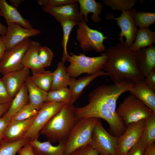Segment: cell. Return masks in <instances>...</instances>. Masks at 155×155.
Wrapping results in <instances>:
<instances>
[{
  "instance_id": "41",
  "label": "cell",
  "mask_w": 155,
  "mask_h": 155,
  "mask_svg": "<svg viewBox=\"0 0 155 155\" xmlns=\"http://www.w3.org/2000/svg\"><path fill=\"white\" fill-rule=\"evenodd\" d=\"M11 119L3 115L0 117V142L3 140L6 129Z\"/></svg>"
},
{
  "instance_id": "38",
  "label": "cell",
  "mask_w": 155,
  "mask_h": 155,
  "mask_svg": "<svg viewBox=\"0 0 155 155\" xmlns=\"http://www.w3.org/2000/svg\"><path fill=\"white\" fill-rule=\"evenodd\" d=\"M70 155H99L98 152L91 144L79 148L74 151Z\"/></svg>"
},
{
  "instance_id": "42",
  "label": "cell",
  "mask_w": 155,
  "mask_h": 155,
  "mask_svg": "<svg viewBox=\"0 0 155 155\" xmlns=\"http://www.w3.org/2000/svg\"><path fill=\"white\" fill-rule=\"evenodd\" d=\"M144 82L148 86L155 91V69L144 78Z\"/></svg>"
},
{
  "instance_id": "7",
  "label": "cell",
  "mask_w": 155,
  "mask_h": 155,
  "mask_svg": "<svg viewBox=\"0 0 155 155\" xmlns=\"http://www.w3.org/2000/svg\"><path fill=\"white\" fill-rule=\"evenodd\" d=\"M67 103L48 101L44 103L38 111L30 128L21 138L29 142L38 140L40 131L44 126Z\"/></svg>"
},
{
  "instance_id": "10",
  "label": "cell",
  "mask_w": 155,
  "mask_h": 155,
  "mask_svg": "<svg viewBox=\"0 0 155 155\" xmlns=\"http://www.w3.org/2000/svg\"><path fill=\"white\" fill-rule=\"evenodd\" d=\"M32 41L28 38L5 51L0 62V71L3 75L24 67L22 64V60Z\"/></svg>"
},
{
  "instance_id": "48",
  "label": "cell",
  "mask_w": 155,
  "mask_h": 155,
  "mask_svg": "<svg viewBox=\"0 0 155 155\" xmlns=\"http://www.w3.org/2000/svg\"><path fill=\"white\" fill-rule=\"evenodd\" d=\"M7 27L2 24L0 21V35L5 36L7 31Z\"/></svg>"
},
{
  "instance_id": "25",
  "label": "cell",
  "mask_w": 155,
  "mask_h": 155,
  "mask_svg": "<svg viewBox=\"0 0 155 155\" xmlns=\"http://www.w3.org/2000/svg\"><path fill=\"white\" fill-rule=\"evenodd\" d=\"M155 42V32L148 28L138 29L134 42L129 47L133 52L152 45Z\"/></svg>"
},
{
  "instance_id": "35",
  "label": "cell",
  "mask_w": 155,
  "mask_h": 155,
  "mask_svg": "<svg viewBox=\"0 0 155 155\" xmlns=\"http://www.w3.org/2000/svg\"><path fill=\"white\" fill-rule=\"evenodd\" d=\"M37 110L29 102L17 112L11 118L12 121H22L26 119L35 115Z\"/></svg>"
},
{
  "instance_id": "37",
  "label": "cell",
  "mask_w": 155,
  "mask_h": 155,
  "mask_svg": "<svg viewBox=\"0 0 155 155\" xmlns=\"http://www.w3.org/2000/svg\"><path fill=\"white\" fill-rule=\"evenodd\" d=\"M77 2L76 0H38V4L46 8H51Z\"/></svg>"
},
{
  "instance_id": "29",
  "label": "cell",
  "mask_w": 155,
  "mask_h": 155,
  "mask_svg": "<svg viewBox=\"0 0 155 155\" xmlns=\"http://www.w3.org/2000/svg\"><path fill=\"white\" fill-rule=\"evenodd\" d=\"M31 78L38 87L47 92L51 90L53 78V72L49 71L32 73Z\"/></svg>"
},
{
  "instance_id": "43",
  "label": "cell",
  "mask_w": 155,
  "mask_h": 155,
  "mask_svg": "<svg viewBox=\"0 0 155 155\" xmlns=\"http://www.w3.org/2000/svg\"><path fill=\"white\" fill-rule=\"evenodd\" d=\"M18 153L19 155H36L33 147L29 142L21 148Z\"/></svg>"
},
{
  "instance_id": "50",
  "label": "cell",
  "mask_w": 155,
  "mask_h": 155,
  "mask_svg": "<svg viewBox=\"0 0 155 155\" xmlns=\"http://www.w3.org/2000/svg\"><path fill=\"white\" fill-rule=\"evenodd\" d=\"M1 72H0V77H1Z\"/></svg>"
},
{
  "instance_id": "44",
  "label": "cell",
  "mask_w": 155,
  "mask_h": 155,
  "mask_svg": "<svg viewBox=\"0 0 155 155\" xmlns=\"http://www.w3.org/2000/svg\"><path fill=\"white\" fill-rule=\"evenodd\" d=\"M5 36H0V62L6 51Z\"/></svg>"
},
{
  "instance_id": "28",
  "label": "cell",
  "mask_w": 155,
  "mask_h": 155,
  "mask_svg": "<svg viewBox=\"0 0 155 155\" xmlns=\"http://www.w3.org/2000/svg\"><path fill=\"white\" fill-rule=\"evenodd\" d=\"M141 138L146 147L155 143V114L153 113L145 119Z\"/></svg>"
},
{
  "instance_id": "9",
  "label": "cell",
  "mask_w": 155,
  "mask_h": 155,
  "mask_svg": "<svg viewBox=\"0 0 155 155\" xmlns=\"http://www.w3.org/2000/svg\"><path fill=\"white\" fill-rule=\"evenodd\" d=\"M119 137L108 133L103 126L99 119L93 128L91 145L99 155H116Z\"/></svg>"
},
{
  "instance_id": "16",
  "label": "cell",
  "mask_w": 155,
  "mask_h": 155,
  "mask_svg": "<svg viewBox=\"0 0 155 155\" xmlns=\"http://www.w3.org/2000/svg\"><path fill=\"white\" fill-rule=\"evenodd\" d=\"M42 8L44 11L53 16L59 22L67 20L78 22L83 20L77 2L53 8Z\"/></svg>"
},
{
  "instance_id": "4",
  "label": "cell",
  "mask_w": 155,
  "mask_h": 155,
  "mask_svg": "<svg viewBox=\"0 0 155 155\" xmlns=\"http://www.w3.org/2000/svg\"><path fill=\"white\" fill-rule=\"evenodd\" d=\"M62 61L64 63L68 61L70 65L66 68V71L71 77L75 78L81 74L86 73L91 75L102 70L107 60L106 52L100 56L90 57L83 53L75 55L70 53Z\"/></svg>"
},
{
  "instance_id": "22",
  "label": "cell",
  "mask_w": 155,
  "mask_h": 155,
  "mask_svg": "<svg viewBox=\"0 0 155 155\" xmlns=\"http://www.w3.org/2000/svg\"><path fill=\"white\" fill-rule=\"evenodd\" d=\"M77 2L80 5V14L83 20L87 22L88 14L92 13H93L90 17L92 20L96 23L100 22L101 19L99 15L102 8L101 3L94 0H78Z\"/></svg>"
},
{
  "instance_id": "27",
  "label": "cell",
  "mask_w": 155,
  "mask_h": 155,
  "mask_svg": "<svg viewBox=\"0 0 155 155\" xmlns=\"http://www.w3.org/2000/svg\"><path fill=\"white\" fill-rule=\"evenodd\" d=\"M64 63L62 61L59 62L57 68L53 72L52 81L50 91L67 87L68 85L71 77L66 71Z\"/></svg>"
},
{
  "instance_id": "33",
  "label": "cell",
  "mask_w": 155,
  "mask_h": 155,
  "mask_svg": "<svg viewBox=\"0 0 155 155\" xmlns=\"http://www.w3.org/2000/svg\"><path fill=\"white\" fill-rule=\"evenodd\" d=\"M78 22L75 20H63L60 22L63 30L62 44L63 48V54L62 58H64L68 54L67 46L70 34L74 27L78 25Z\"/></svg>"
},
{
  "instance_id": "17",
  "label": "cell",
  "mask_w": 155,
  "mask_h": 155,
  "mask_svg": "<svg viewBox=\"0 0 155 155\" xmlns=\"http://www.w3.org/2000/svg\"><path fill=\"white\" fill-rule=\"evenodd\" d=\"M35 115L23 120H11L6 129L2 141L12 142L21 139L30 128Z\"/></svg>"
},
{
  "instance_id": "8",
  "label": "cell",
  "mask_w": 155,
  "mask_h": 155,
  "mask_svg": "<svg viewBox=\"0 0 155 155\" xmlns=\"http://www.w3.org/2000/svg\"><path fill=\"white\" fill-rule=\"evenodd\" d=\"M77 30L76 39L82 50L85 52L94 51L104 52L106 47L103 44L107 38L100 32L90 28L83 20L78 22Z\"/></svg>"
},
{
  "instance_id": "24",
  "label": "cell",
  "mask_w": 155,
  "mask_h": 155,
  "mask_svg": "<svg viewBox=\"0 0 155 155\" xmlns=\"http://www.w3.org/2000/svg\"><path fill=\"white\" fill-rule=\"evenodd\" d=\"M32 145L36 155H64L65 142L53 146L48 140L41 142L38 140L29 142Z\"/></svg>"
},
{
  "instance_id": "13",
  "label": "cell",
  "mask_w": 155,
  "mask_h": 155,
  "mask_svg": "<svg viewBox=\"0 0 155 155\" xmlns=\"http://www.w3.org/2000/svg\"><path fill=\"white\" fill-rule=\"evenodd\" d=\"M40 33V31L38 29L27 28L16 23L9 24L5 35L6 51L30 37L38 35Z\"/></svg>"
},
{
  "instance_id": "6",
  "label": "cell",
  "mask_w": 155,
  "mask_h": 155,
  "mask_svg": "<svg viewBox=\"0 0 155 155\" xmlns=\"http://www.w3.org/2000/svg\"><path fill=\"white\" fill-rule=\"evenodd\" d=\"M116 113L126 127L130 123L145 119L154 114L140 100L131 94L120 104L116 109Z\"/></svg>"
},
{
  "instance_id": "40",
  "label": "cell",
  "mask_w": 155,
  "mask_h": 155,
  "mask_svg": "<svg viewBox=\"0 0 155 155\" xmlns=\"http://www.w3.org/2000/svg\"><path fill=\"white\" fill-rule=\"evenodd\" d=\"M12 100L0 78V104L11 102Z\"/></svg>"
},
{
  "instance_id": "36",
  "label": "cell",
  "mask_w": 155,
  "mask_h": 155,
  "mask_svg": "<svg viewBox=\"0 0 155 155\" xmlns=\"http://www.w3.org/2000/svg\"><path fill=\"white\" fill-rule=\"evenodd\" d=\"M54 57L52 51L47 46H41L39 51V57L42 65L44 67L50 66Z\"/></svg>"
},
{
  "instance_id": "21",
  "label": "cell",
  "mask_w": 155,
  "mask_h": 155,
  "mask_svg": "<svg viewBox=\"0 0 155 155\" xmlns=\"http://www.w3.org/2000/svg\"><path fill=\"white\" fill-rule=\"evenodd\" d=\"M103 75L108 76V75L102 70L92 75L81 77L77 80L71 77L68 85L73 93L72 104L79 98L84 89L92 81L98 77Z\"/></svg>"
},
{
  "instance_id": "30",
  "label": "cell",
  "mask_w": 155,
  "mask_h": 155,
  "mask_svg": "<svg viewBox=\"0 0 155 155\" xmlns=\"http://www.w3.org/2000/svg\"><path fill=\"white\" fill-rule=\"evenodd\" d=\"M73 93L67 87H63L48 92L47 101L65 102L72 104Z\"/></svg>"
},
{
  "instance_id": "46",
  "label": "cell",
  "mask_w": 155,
  "mask_h": 155,
  "mask_svg": "<svg viewBox=\"0 0 155 155\" xmlns=\"http://www.w3.org/2000/svg\"><path fill=\"white\" fill-rule=\"evenodd\" d=\"M11 102L0 104V117H1L8 110L10 105Z\"/></svg>"
},
{
  "instance_id": "2",
  "label": "cell",
  "mask_w": 155,
  "mask_h": 155,
  "mask_svg": "<svg viewBox=\"0 0 155 155\" xmlns=\"http://www.w3.org/2000/svg\"><path fill=\"white\" fill-rule=\"evenodd\" d=\"M105 52L107 60L102 71L114 83L128 82L135 84L144 80L137 67L134 52L124 42L110 47Z\"/></svg>"
},
{
  "instance_id": "31",
  "label": "cell",
  "mask_w": 155,
  "mask_h": 155,
  "mask_svg": "<svg viewBox=\"0 0 155 155\" xmlns=\"http://www.w3.org/2000/svg\"><path fill=\"white\" fill-rule=\"evenodd\" d=\"M29 142L21 138L12 142L1 141L0 145V155H16L19 150Z\"/></svg>"
},
{
  "instance_id": "19",
  "label": "cell",
  "mask_w": 155,
  "mask_h": 155,
  "mask_svg": "<svg viewBox=\"0 0 155 155\" xmlns=\"http://www.w3.org/2000/svg\"><path fill=\"white\" fill-rule=\"evenodd\" d=\"M0 9L7 25L16 23L26 28H33L30 22L24 18L17 8L8 3L5 0H0Z\"/></svg>"
},
{
  "instance_id": "5",
  "label": "cell",
  "mask_w": 155,
  "mask_h": 155,
  "mask_svg": "<svg viewBox=\"0 0 155 155\" xmlns=\"http://www.w3.org/2000/svg\"><path fill=\"white\" fill-rule=\"evenodd\" d=\"M98 119L90 118L78 120L65 141L64 155H70L77 149L91 144L92 131Z\"/></svg>"
},
{
  "instance_id": "3",
  "label": "cell",
  "mask_w": 155,
  "mask_h": 155,
  "mask_svg": "<svg viewBox=\"0 0 155 155\" xmlns=\"http://www.w3.org/2000/svg\"><path fill=\"white\" fill-rule=\"evenodd\" d=\"M75 106L67 103L44 126L40 133L51 144L65 142L71 130L78 120Z\"/></svg>"
},
{
  "instance_id": "14",
  "label": "cell",
  "mask_w": 155,
  "mask_h": 155,
  "mask_svg": "<svg viewBox=\"0 0 155 155\" xmlns=\"http://www.w3.org/2000/svg\"><path fill=\"white\" fill-rule=\"evenodd\" d=\"M136 66L145 78L155 69V48L152 45L134 52Z\"/></svg>"
},
{
  "instance_id": "45",
  "label": "cell",
  "mask_w": 155,
  "mask_h": 155,
  "mask_svg": "<svg viewBox=\"0 0 155 155\" xmlns=\"http://www.w3.org/2000/svg\"><path fill=\"white\" fill-rule=\"evenodd\" d=\"M144 155H155V143L146 147Z\"/></svg>"
},
{
  "instance_id": "47",
  "label": "cell",
  "mask_w": 155,
  "mask_h": 155,
  "mask_svg": "<svg viewBox=\"0 0 155 155\" xmlns=\"http://www.w3.org/2000/svg\"><path fill=\"white\" fill-rule=\"evenodd\" d=\"M24 1L22 0H9V2L11 5L17 8Z\"/></svg>"
},
{
  "instance_id": "26",
  "label": "cell",
  "mask_w": 155,
  "mask_h": 155,
  "mask_svg": "<svg viewBox=\"0 0 155 155\" xmlns=\"http://www.w3.org/2000/svg\"><path fill=\"white\" fill-rule=\"evenodd\" d=\"M29 102L28 91L25 83L13 99L5 116L11 119L12 117Z\"/></svg>"
},
{
  "instance_id": "49",
  "label": "cell",
  "mask_w": 155,
  "mask_h": 155,
  "mask_svg": "<svg viewBox=\"0 0 155 155\" xmlns=\"http://www.w3.org/2000/svg\"><path fill=\"white\" fill-rule=\"evenodd\" d=\"M0 16H2V13L0 9Z\"/></svg>"
},
{
  "instance_id": "39",
  "label": "cell",
  "mask_w": 155,
  "mask_h": 155,
  "mask_svg": "<svg viewBox=\"0 0 155 155\" xmlns=\"http://www.w3.org/2000/svg\"><path fill=\"white\" fill-rule=\"evenodd\" d=\"M146 146L141 138L128 152L126 155H144Z\"/></svg>"
},
{
  "instance_id": "34",
  "label": "cell",
  "mask_w": 155,
  "mask_h": 155,
  "mask_svg": "<svg viewBox=\"0 0 155 155\" xmlns=\"http://www.w3.org/2000/svg\"><path fill=\"white\" fill-rule=\"evenodd\" d=\"M135 0H103L107 6L114 10L122 12L131 9L136 2Z\"/></svg>"
},
{
  "instance_id": "51",
  "label": "cell",
  "mask_w": 155,
  "mask_h": 155,
  "mask_svg": "<svg viewBox=\"0 0 155 155\" xmlns=\"http://www.w3.org/2000/svg\"><path fill=\"white\" fill-rule=\"evenodd\" d=\"M1 142H0V144H1Z\"/></svg>"
},
{
  "instance_id": "20",
  "label": "cell",
  "mask_w": 155,
  "mask_h": 155,
  "mask_svg": "<svg viewBox=\"0 0 155 155\" xmlns=\"http://www.w3.org/2000/svg\"><path fill=\"white\" fill-rule=\"evenodd\" d=\"M129 92L155 114V91L148 86L144 80L135 84L133 88Z\"/></svg>"
},
{
  "instance_id": "32",
  "label": "cell",
  "mask_w": 155,
  "mask_h": 155,
  "mask_svg": "<svg viewBox=\"0 0 155 155\" xmlns=\"http://www.w3.org/2000/svg\"><path fill=\"white\" fill-rule=\"evenodd\" d=\"M133 20L136 27L141 28H148L155 22V13L136 11L133 14Z\"/></svg>"
},
{
  "instance_id": "12",
  "label": "cell",
  "mask_w": 155,
  "mask_h": 155,
  "mask_svg": "<svg viewBox=\"0 0 155 155\" xmlns=\"http://www.w3.org/2000/svg\"><path fill=\"white\" fill-rule=\"evenodd\" d=\"M135 9H132L122 12L118 17L115 18L114 17L106 16V19H114L116 20L117 25L121 29V32L119 34L120 37V43L123 42V38L125 37V42H124L125 45L130 47L134 41L137 29L134 24L133 20V15L136 11Z\"/></svg>"
},
{
  "instance_id": "15",
  "label": "cell",
  "mask_w": 155,
  "mask_h": 155,
  "mask_svg": "<svg viewBox=\"0 0 155 155\" xmlns=\"http://www.w3.org/2000/svg\"><path fill=\"white\" fill-rule=\"evenodd\" d=\"M29 70L24 67L20 70L5 75L1 78L9 94L13 99L29 75Z\"/></svg>"
},
{
  "instance_id": "18",
  "label": "cell",
  "mask_w": 155,
  "mask_h": 155,
  "mask_svg": "<svg viewBox=\"0 0 155 155\" xmlns=\"http://www.w3.org/2000/svg\"><path fill=\"white\" fill-rule=\"evenodd\" d=\"M41 46L39 42L32 41L23 56L22 61L23 66L30 70L32 73L45 70L39 57V50Z\"/></svg>"
},
{
  "instance_id": "11",
  "label": "cell",
  "mask_w": 155,
  "mask_h": 155,
  "mask_svg": "<svg viewBox=\"0 0 155 155\" xmlns=\"http://www.w3.org/2000/svg\"><path fill=\"white\" fill-rule=\"evenodd\" d=\"M145 119L130 123L119 137L116 155H126L129 150L140 139L144 125Z\"/></svg>"
},
{
  "instance_id": "23",
  "label": "cell",
  "mask_w": 155,
  "mask_h": 155,
  "mask_svg": "<svg viewBox=\"0 0 155 155\" xmlns=\"http://www.w3.org/2000/svg\"><path fill=\"white\" fill-rule=\"evenodd\" d=\"M25 83L28 91L29 102L38 111L44 103L47 101L48 92L37 86L30 75Z\"/></svg>"
},
{
  "instance_id": "1",
  "label": "cell",
  "mask_w": 155,
  "mask_h": 155,
  "mask_svg": "<svg viewBox=\"0 0 155 155\" xmlns=\"http://www.w3.org/2000/svg\"><path fill=\"white\" fill-rule=\"evenodd\" d=\"M134 84L125 82L98 87L88 95V103L80 107H75V113L78 120L90 118L102 119L109 126L110 133L120 136L126 127L116 113V103L123 93L130 91Z\"/></svg>"
}]
</instances>
